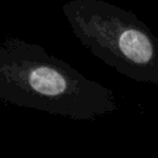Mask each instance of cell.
<instances>
[{
  "mask_svg": "<svg viewBox=\"0 0 158 158\" xmlns=\"http://www.w3.org/2000/svg\"><path fill=\"white\" fill-rule=\"evenodd\" d=\"M64 12L91 54L128 79L158 85V38L132 11L105 0H73Z\"/></svg>",
  "mask_w": 158,
  "mask_h": 158,
  "instance_id": "obj_1",
  "label": "cell"
}]
</instances>
